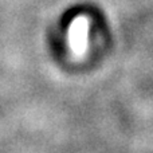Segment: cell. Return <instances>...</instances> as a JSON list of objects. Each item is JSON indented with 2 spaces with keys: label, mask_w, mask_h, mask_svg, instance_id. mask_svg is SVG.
Listing matches in <instances>:
<instances>
[{
  "label": "cell",
  "mask_w": 153,
  "mask_h": 153,
  "mask_svg": "<svg viewBox=\"0 0 153 153\" xmlns=\"http://www.w3.org/2000/svg\"><path fill=\"white\" fill-rule=\"evenodd\" d=\"M87 35H89V19L83 15L76 16L70 26L69 32L70 46L76 55H82L86 50Z\"/></svg>",
  "instance_id": "1"
}]
</instances>
